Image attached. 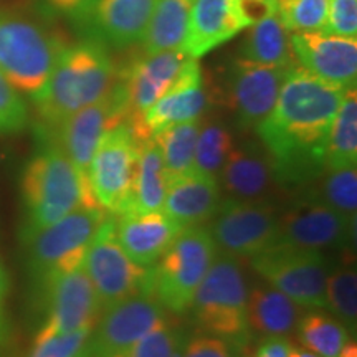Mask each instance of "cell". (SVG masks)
Masks as SVG:
<instances>
[{"mask_svg":"<svg viewBox=\"0 0 357 357\" xmlns=\"http://www.w3.org/2000/svg\"><path fill=\"white\" fill-rule=\"evenodd\" d=\"M347 89L301 66L289 68L280 95L255 131L287 189L306 187L326 169V144Z\"/></svg>","mask_w":357,"mask_h":357,"instance_id":"obj_1","label":"cell"},{"mask_svg":"<svg viewBox=\"0 0 357 357\" xmlns=\"http://www.w3.org/2000/svg\"><path fill=\"white\" fill-rule=\"evenodd\" d=\"M114 83V65L101 45L84 42L66 47L33 98L40 119L56 128L70 114L105 98Z\"/></svg>","mask_w":357,"mask_h":357,"instance_id":"obj_2","label":"cell"},{"mask_svg":"<svg viewBox=\"0 0 357 357\" xmlns=\"http://www.w3.org/2000/svg\"><path fill=\"white\" fill-rule=\"evenodd\" d=\"M26 231L52 225L77 208H96L88 178L56 146L43 149L26 164L22 176ZM101 208V207H100Z\"/></svg>","mask_w":357,"mask_h":357,"instance_id":"obj_3","label":"cell"},{"mask_svg":"<svg viewBox=\"0 0 357 357\" xmlns=\"http://www.w3.org/2000/svg\"><path fill=\"white\" fill-rule=\"evenodd\" d=\"M217 253L215 240L207 227H184L158 263L149 268L147 294L166 311L185 314Z\"/></svg>","mask_w":357,"mask_h":357,"instance_id":"obj_4","label":"cell"},{"mask_svg":"<svg viewBox=\"0 0 357 357\" xmlns=\"http://www.w3.org/2000/svg\"><path fill=\"white\" fill-rule=\"evenodd\" d=\"M65 48L63 40L43 25L0 10V73L19 93L37 96Z\"/></svg>","mask_w":357,"mask_h":357,"instance_id":"obj_5","label":"cell"},{"mask_svg":"<svg viewBox=\"0 0 357 357\" xmlns=\"http://www.w3.org/2000/svg\"><path fill=\"white\" fill-rule=\"evenodd\" d=\"M248 289L240 261L218 255L195 293L190 311L200 328L235 347L245 346L252 334L247 316Z\"/></svg>","mask_w":357,"mask_h":357,"instance_id":"obj_6","label":"cell"},{"mask_svg":"<svg viewBox=\"0 0 357 357\" xmlns=\"http://www.w3.org/2000/svg\"><path fill=\"white\" fill-rule=\"evenodd\" d=\"M106 217V211L100 207H82L42 230L26 231L30 268L42 288L83 265L89 243Z\"/></svg>","mask_w":357,"mask_h":357,"instance_id":"obj_7","label":"cell"},{"mask_svg":"<svg viewBox=\"0 0 357 357\" xmlns=\"http://www.w3.org/2000/svg\"><path fill=\"white\" fill-rule=\"evenodd\" d=\"M250 261L270 287L303 310H326V281L331 265L323 252L275 243Z\"/></svg>","mask_w":357,"mask_h":357,"instance_id":"obj_8","label":"cell"},{"mask_svg":"<svg viewBox=\"0 0 357 357\" xmlns=\"http://www.w3.org/2000/svg\"><path fill=\"white\" fill-rule=\"evenodd\" d=\"M83 268L91 280L101 311L124 300L147 293L149 268L126 255L116 235V218L106 217L84 255Z\"/></svg>","mask_w":357,"mask_h":357,"instance_id":"obj_9","label":"cell"},{"mask_svg":"<svg viewBox=\"0 0 357 357\" xmlns=\"http://www.w3.org/2000/svg\"><path fill=\"white\" fill-rule=\"evenodd\" d=\"M137 141L128 123L102 134L86 169L88 185L102 211L114 215L131 211Z\"/></svg>","mask_w":357,"mask_h":357,"instance_id":"obj_10","label":"cell"},{"mask_svg":"<svg viewBox=\"0 0 357 357\" xmlns=\"http://www.w3.org/2000/svg\"><path fill=\"white\" fill-rule=\"evenodd\" d=\"M211 234L223 255L236 260L260 255L278 242L280 208L275 205L222 199Z\"/></svg>","mask_w":357,"mask_h":357,"instance_id":"obj_11","label":"cell"},{"mask_svg":"<svg viewBox=\"0 0 357 357\" xmlns=\"http://www.w3.org/2000/svg\"><path fill=\"white\" fill-rule=\"evenodd\" d=\"M166 312L147 293L101 311L78 357H123L146 333L167 319Z\"/></svg>","mask_w":357,"mask_h":357,"instance_id":"obj_12","label":"cell"},{"mask_svg":"<svg viewBox=\"0 0 357 357\" xmlns=\"http://www.w3.org/2000/svg\"><path fill=\"white\" fill-rule=\"evenodd\" d=\"M291 66L261 65L235 58L225 77L223 96L243 131L257 129L273 109L281 84Z\"/></svg>","mask_w":357,"mask_h":357,"instance_id":"obj_13","label":"cell"},{"mask_svg":"<svg viewBox=\"0 0 357 357\" xmlns=\"http://www.w3.org/2000/svg\"><path fill=\"white\" fill-rule=\"evenodd\" d=\"M128 121L126 96L123 84L116 79L114 86L100 101L84 106L70 114L55 128L58 131V149L86 177L89 160L102 134Z\"/></svg>","mask_w":357,"mask_h":357,"instance_id":"obj_14","label":"cell"},{"mask_svg":"<svg viewBox=\"0 0 357 357\" xmlns=\"http://www.w3.org/2000/svg\"><path fill=\"white\" fill-rule=\"evenodd\" d=\"M356 238V218L342 215L328 205L303 197L280 211L278 242L310 250L349 248Z\"/></svg>","mask_w":357,"mask_h":357,"instance_id":"obj_15","label":"cell"},{"mask_svg":"<svg viewBox=\"0 0 357 357\" xmlns=\"http://www.w3.org/2000/svg\"><path fill=\"white\" fill-rule=\"evenodd\" d=\"M218 184L227 197L275 207L287 192L273 159L261 142L234 146L218 176Z\"/></svg>","mask_w":357,"mask_h":357,"instance_id":"obj_16","label":"cell"},{"mask_svg":"<svg viewBox=\"0 0 357 357\" xmlns=\"http://www.w3.org/2000/svg\"><path fill=\"white\" fill-rule=\"evenodd\" d=\"M207 89L199 60L189 58L176 82L142 114L141 121L129 126L137 142L151 139L160 129L202 118L207 106Z\"/></svg>","mask_w":357,"mask_h":357,"instance_id":"obj_17","label":"cell"},{"mask_svg":"<svg viewBox=\"0 0 357 357\" xmlns=\"http://www.w3.org/2000/svg\"><path fill=\"white\" fill-rule=\"evenodd\" d=\"M296 65L339 88H356L357 40L326 32H293Z\"/></svg>","mask_w":357,"mask_h":357,"instance_id":"obj_18","label":"cell"},{"mask_svg":"<svg viewBox=\"0 0 357 357\" xmlns=\"http://www.w3.org/2000/svg\"><path fill=\"white\" fill-rule=\"evenodd\" d=\"M48 314L40 333H71L93 328L100 318V303L83 265L56 276L43 287Z\"/></svg>","mask_w":357,"mask_h":357,"instance_id":"obj_19","label":"cell"},{"mask_svg":"<svg viewBox=\"0 0 357 357\" xmlns=\"http://www.w3.org/2000/svg\"><path fill=\"white\" fill-rule=\"evenodd\" d=\"M189 56L182 50L159 52L141 56L124 71L119 82L123 84L128 108V126L139 123L146 113L164 93L172 86L177 75Z\"/></svg>","mask_w":357,"mask_h":357,"instance_id":"obj_20","label":"cell"},{"mask_svg":"<svg viewBox=\"0 0 357 357\" xmlns=\"http://www.w3.org/2000/svg\"><path fill=\"white\" fill-rule=\"evenodd\" d=\"M182 227L166 213L129 211L116 218V235L126 255L139 266L151 268L174 240Z\"/></svg>","mask_w":357,"mask_h":357,"instance_id":"obj_21","label":"cell"},{"mask_svg":"<svg viewBox=\"0 0 357 357\" xmlns=\"http://www.w3.org/2000/svg\"><path fill=\"white\" fill-rule=\"evenodd\" d=\"M243 29L236 0H192L182 52L199 60Z\"/></svg>","mask_w":357,"mask_h":357,"instance_id":"obj_22","label":"cell"},{"mask_svg":"<svg viewBox=\"0 0 357 357\" xmlns=\"http://www.w3.org/2000/svg\"><path fill=\"white\" fill-rule=\"evenodd\" d=\"M220 202L222 189L217 178L190 171L169 178L162 212L182 229L197 227L215 217Z\"/></svg>","mask_w":357,"mask_h":357,"instance_id":"obj_23","label":"cell"},{"mask_svg":"<svg viewBox=\"0 0 357 357\" xmlns=\"http://www.w3.org/2000/svg\"><path fill=\"white\" fill-rule=\"evenodd\" d=\"M158 0H96L89 20L116 48L142 42Z\"/></svg>","mask_w":357,"mask_h":357,"instance_id":"obj_24","label":"cell"},{"mask_svg":"<svg viewBox=\"0 0 357 357\" xmlns=\"http://www.w3.org/2000/svg\"><path fill=\"white\" fill-rule=\"evenodd\" d=\"M301 306L270 284L255 287L248 293L247 316L252 331L265 337H287L301 319Z\"/></svg>","mask_w":357,"mask_h":357,"instance_id":"obj_25","label":"cell"},{"mask_svg":"<svg viewBox=\"0 0 357 357\" xmlns=\"http://www.w3.org/2000/svg\"><path fill=\"white\" fill-rule=\"evenodd\" d=\"M169 185V177L153 137L137 142V162L134 172L131 211L160 212Z\"/></svg>","mask_w":357,"mask_h":357,"instance_id":"obj_26","label":"cell"},{"mask_svg":"<svg viewBox=\"0 0 357 357\" xmlns=\"http://www.w3.org/2000/svg\"><path fill=\"white\" fill-rule=\"evenodd\" d=\"M189 10L190 0H158L141 42L144 53L182 50Z\"/></svg>","mask_w":357,"mask_h":357,"instance_id":"obj_27","label":"cell"},{"mask_svg":"<svg viewBox=\"0 0 357 357\" xmlns=\"http://www.w3.org/2000/svg\"><path fill=\"white\" fill-rule=\"evenodd\" d=\"M240 58L261 65H296L289 43V33L287 26L281 24L276 12L265 20L252 25L247 38L240 47Z\"/></svg>","mask_w":357,"mask_h":357,"instance_id":"obj_28","label":"cell"},{"mask_svg":"<svg viewBox=\"0 0 357 357\" xmlns=\"http://www.w3.org/2000/svg\"><path fill=\"white\" fill-rule=\"evenodd\" d=\"M357 167V95L344 93L326 144V169Z\"/></svg>","mask_w":357,"mask_h":357,"instance_id":"obj_29","label":"cell"},{"mask_svg":"<svg viewBox=\"0 0 357 357\" xmlns=\"http://www.w3.org/2000/svg\"><path fill=\"white\" fill-rule=\"evenodd\" d=\"M200 123H202V118L172 124V126L160 129L153 136L155 146L159 147L169 178L194 171L195 146H197Z\"/></svg>","mask_w":357,"mask_h":357,"instance_id":"obj_30","label":"cell"},{"mask_svg":"<svg viewBox=\"0 0 357 357\" xmlns=\"http://www.w3.org/2000/svg\"><path fill=\"white\" fill-rule=\"evenodd\" d=\"M296 333L301 346L319 357H339L351 339L346 326L319 310H311V312L301 316Z\"/></svg>","mask_w":357,"mask_h":357,"instance_id":"obj_31","label":"cell"},{"mask_svg":"<svg viewBox=\"0 0 357 357\" xmlns=\"http://www.w3.org/2000/svg\"><path fill=\"white\" fill-rule=\"evenodd\" d=\"M326 310L331 311L349 333L357 326V270L354 260L344 258L329 270L326 281Z\"/></svg>","mask_w":357,"mask_h":357,"instance_id":"obj_32","label":"cell"},{"mask_svg":"<svg viewBox=\"0 0 357 357\" xmlns=\"http://www.w3.org/2000/svg\"><path fill=\"white\" fill-rule=\"evenodd\" d=\"M316 185H306L305 197L318 200L342 215L356 218L357 212V171L356 167L324 169Z\"/></svg>","mask_w":357,"mask_h":357,"instance_id":"obj_33","label":"cell"},{"mask_svg":"<svg viewBox=\"0 0 357 357\" xmlns=\"http://www.w3.org/2000/svg\"><path fill=\"white\" fill-rule=\"evenodd\" d=\"M234 149V137L220 121H202L195 146L194 171L215 177L218 181L223 164Z\"/></svg>","mask_w":357,"mask_h":357,"instance_id":"obj_34","label":"cell"},{"mask_svg":"<svg viewBox=\"0 0 357 357\" xmlns=\"http://www.w3.org/2000/svg\"><path fill=\"white\" fill-rule=\"evenodd\" d=\"M187 339L184 328L166 319L146 333L123 357H181Z\"/></svg>","mask_w":357,"mask_h":357,"instance_id":"obj_35","label":"cell"},{"mask_svg":"<svg viewBox=\"0 0 357 357\" xmlns=\"http://www.w3.org/2000/svg\"><path fill=\"white\" fill-rule=\"evenodd\" d=\"M329 0H296L276 8V15L288 32H323L328 20Z\"/></svg>","mask_w":357,"mask_h":357,"instance_id":"obj_36","label":"cell"},{"mask_svg":"<svg viewBox=\"0 0 357 357\" xmlns=\"http://www.w3.org/2000/svg\"><path fill=\"white\" fill-rule=\"evenodd\" d=\"M91 329L84 328L61 334L38 331L26 357H78Z\"/></svg>","mask_w":357,"mask_h":357,"instance_id":"obj_37","label":"cell"},{"mask_svg":"<svg viewBox=\"0 0 357 357\" xmlns=\"http://www.w3.org/2000/svg\"><path fill=\"white\" fill-rule=\"evenodd\" d=\"M29 109L20 93L0 73V134H12L25 129Z\"/></svg>","mask_w":357,"mask_h":357,"instance_id":"obj_38","label":"cell"},{"mask_svg":"<svg viewBox=\"0 0 357 357\" xmlns=\"http://www.w3.org/2000/svg\"><path fill=\"white\" fill-rule=\"evenodd\" d=\"M323 32L357 37V0H329L328 20Z\"/></svg>","mask_w":357,"mask_h":357,"instance_id":"obj_39","label":"cell"},{"mask_svg":"<svg viewBox=\"0 0 357 357\" xmlns=\"http://www.w3.org/2000/svg\"><path fill=\"white\" fill-rule=\"evenodd\" d=\"M181 357H235V346L213 334H197L187 339Z\"/></svg>","mask_w":357,"mask_h":357,"instance_id":"obj_40","label":"cell"},{"mask_svg":"<svg viewBox=\"0 0 357 357\" xmlns=\"http://www.w3.org/2000/svg\"><path fill=\"white\" fill-rule=\"evenodd\" d=\"M47 7L71 20H89L96 0H43Z\"/></svg>","mask_w":357,"mask_h":357,"instance_id":"obj_41","label":"cell"},{"mask_svg":"<svg viewBox=\"0 0 357 357\" xmlns=\"http://www.w3.org/2000/svg\"><path fill=\"white\" fill-rule=\"evenodd\" d=\"M236 8L245 26L255 25L276 12L275 3L265 0H236Z\"/></svg>","mask_w":357,"mask_h":357,"instance_id":"obj_42","label":"cell"},{"mask_svg":"<svg viewBox=\"0 0 357 357\" xmlns=\"http://www.w3.org/2000/svg\"><path fill=\"white\" fill-rule=\"evenodd\" d=\"M291 352V342L280 336L265 337L258 346L257 357H289Z\"/></svg>","mask_w":357,"mask_h":357,"instance_id":"obj_43","label":"cell"},{"mask_svg":"<svg viewBox=\"0 0 357 357\" xmlns=\"http://www.w3.org/2000/svg\"><path fill=\"white\" fill-rule=\"evenodd\" d=\"M8 291V276L2 261H0V342L8 336V324L6 318V298Z\"/></svg>","mask_w":357,"mask_h":357,"instance_id":"obj_44","label":"cell"},{"mask_svg":"<svg viewBox=\"0 0 357 357\" xmlns=\"http://www.w3.org/2000/svg\"><path fill=\"white\" fill-rule=\"evenodd\" d=\"M339 357H357V346L354 339H349V341H347V344L344 346V349L341 351Z\"/></svg>","mask_w":357,"mask_h":357,"instance_id":"obj_45","label":"cell"},{"mask_svg":"<svg viewBox=\"0 0 357 357\" xmlns=\"http://www.w3.org/2000/svg\"><path fill=\"white\" fill-rule=\"evenodd\" d=\"M289 357H319V356H316L314 352L307 351L306 347H303V346L296 347L291 344V352H289Z\"/></svg>","mask_w":357,"mask_h":357,"instance_id":"obj_46","label":"cell"},{"mask_svg":"<svg viewBox=\"0 0 357 357\" xmlns=\"http://www.w3.org/2000/svg\"><path fill=\"white\" fill-rule=\"evenodd\" d=\"M293 2H296V0H275V6H276V8H281V7L291 6Z\"/></svg>","mask_w":357,"mask_h":357,"instance_id":"obj_47","label":"cell"},{"mask_svg":"<svg viewBox=\"0 0 357 357\" xmlns=\"http://www.w3.org/2000/svg\"><path fill=\"white\" fill-rule=\"evenodd\" d=\"M190 2H192V0H190Z\"/></svg>","mask_w":357,"mask_h":357,"instance_id":"obj_48","label":"cell"}]
</instances>
